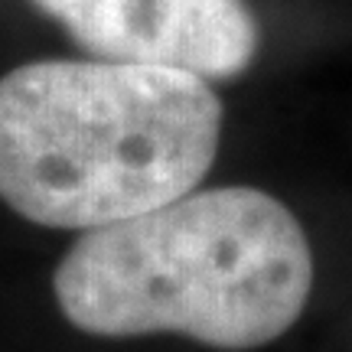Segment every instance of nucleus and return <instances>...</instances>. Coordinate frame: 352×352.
Returning a JSON list of instances; mask_svg holds the SVG:
<instances>
[{"instance_id": "obj_1", "label": "nucleus", "mask_w": 352, "mask_h": 352, "mask_svg": "<svg viewBox=\"0 0 352 352\" xmlns=\"http://www.w3.org/2000/svg\"><path fill=\"white\" fill-rule=\"evenodd\" d=\"M314 277L310 239L284 202L258 186H215L85 232L52 294L88 336L173 333L248 352L294 329Z\"/></svg>"}, {"instance_id": "obj_3", "label": "nucleus", "mask_w": 352, "mask_h": 352, "mask_svg": "<svg viewBox=\"0 0 352 352\" xmlns=\"http://www.w3.org/2000/svg\"><path fill=\"white\" fill-rule=\"evenodd\" d=\"M91 59L235 78L258 56L245 0H30Z\"/></svg>"}, {"instance_id": "obj_2", "label": "nucleus", "mask_w": 352, "mask_h": 352, "mask_svg": "<svg viewBox=\"0 0 352 352\" xmlns=\"http://www.w3.org/2000/svg\"><path fill=\"white\" fill-rule=\"evenodd\" d=\"M222 101L179 69L43 59L0 76V199L91 232L186 196L212 170Z\"/></svg>"}]
</instances>
